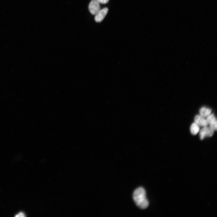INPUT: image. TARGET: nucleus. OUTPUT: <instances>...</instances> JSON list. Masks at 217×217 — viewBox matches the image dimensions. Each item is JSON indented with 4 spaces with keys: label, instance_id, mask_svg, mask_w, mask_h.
I'll return each mask as SVG.
<instances>
[{
    "label": "nucleus",
    "instance_id": "nucleus-1",
    "mask_svg": "<svg viewBox=\"0 0 217 217\" xmlns=\"http://www.w3.org/2000/svg\"><path fill=\"white\" fill-rule=\"evenodd\" d=\"M133 198L137 206L141 209H145L149 206L145 190L142 187H138L134 191Z\"/></svg>",
    "mask_w": 217,
    "mask_h": 217
},
{
    "label": "nucleus",
    "instance_id": "nucleus-2",
    "mask_svg": "<svg viewBox=\"0 0 217 217\" xmlns=\"http://www.w3.org/2000/svg\"><path fill=\"white\" fill-rule=\"evenodd\" d=\"M89 9L90 13L95 15L101 9L99 3L96 0H92L89 6Z\"/></svg>",
    "mask_w": 217,
    "mask_h": 217
},
{
    "label": "nucleus",
    "instance_id": "nucleus-3",
    "mask_svg": "<svg viewBox=\"0 0 217 217\" xmlns=\"http://www.w3.org/2000/svg\"><path fill=\"white\" fill-rule=\"evenodd\" d=\"M214 130L210 127H205L200 131V139L203 140L205 137H211L214 134Z\"/></svg>",
    "mask_w": 217,
    "mask_h": 217
},
{
    "label": "nucleus",
    "instance_id": "nucleus-4",
    "mask_svg": "<svg viewBox=\"0 0 217 217\" xmlns=\"http://www.w3.org/2000/svg\"><path fill=\"white\" fill-rule=\"evenodd\" d=\"M108 11L107 8H104L100 11L95 15V20L96 22H101L106 15Z\"/></svg>",
    "mask_w": 217,
    "mask_h": 217
},
{
    "label": "nucleus",
    "instance_id": "nucleus-5",
    "mask_svg": "<svg viewBox=\"0 0 217 217\" xmlns=\"http://www.w3.org/2000/svg\"><path fill=\"white\" fill-rule=\"evenodd\" d=\"M210 125V127L214 130L216 131L217 128V122L216 118L213 114H210L206 119Z\"/></svg>",
    "mask_w": 217,
    "mask_h": 217
},
{
    "label": "nucleus",
    "instance_id": "nucleus-6",
    "mask_svg": "<svg viewBox=\"0 0 217 217\" xmlns=\"http://www.w3.org/2000/svg\"><path fill=\"white\" fill-rule=\"evenodd\" d=\"M194 121L195 123L198 125L201 126L206 127L208 124L206 120L204 118V117L201 115H196L194 118Z\"/></svg>",
    "mask_w": 217,
    "mask_h": 217
},
{
    "label": "nucleus",
    "instance_id": "nucleus-7",
    "mask_svg": "<svg viewBox=\"0 0 217 217\" xmlns=\"http://www.w3.org/2000/svg\"><path fill=\"white\" fill-rule=\"evenodd\" d=\"M211 112V110L209 108L203 107L201 108L200 110V114L204 117H207Z\"/></svg>",
    "mask_w": 217,
    "mask_h": 217
},
{
    "label": "nucleus",
    "instance_id": "nucleus-8",
    "mask_svg": "<svg viewBox=\"0 0 217 217\" xmlns=\"http://www.w3.org/2000/svg\"><path fill=\"white\" fill-rule=\"evenodd\" d=\"M200 130L199 125L196 123H193L191 124L190 130L191 133L193 135H196L198 132Z\"/></svg>",
    "mask_w": 217,
    "mask_h": 217
},
{
    "label": "nucleus",
    "instance_id": "nucleus-9",
    "mask_svg": "<svg viewBox=\"0 0 217 217\" xmlns=\"http://www.w3.org/2000/svg\"><path fill=\"white\" fill-rule=\"evenodd\" d=\"M99 3L105 4L107 3L109 0H96Z\"/></svg>",
    "mask_w": 217,
    "mask_h": 217
},
{
    "label": "nucleus",
    "instance_id": "nucleus-10",
    "mask_svg": "<svg viewBox=\"0 0 217 217\" xmlns=\"http://www.w3.org/2000/svg\"><path fill=\"white\" fill-rule=\"evenodd\" d=\"M24 214H23L22 213H20L18 214H17L16 216H22V217H24Z\"/></svg>",
    "mask_w": 217,
    "mask_h": 217
}]
</instances>
